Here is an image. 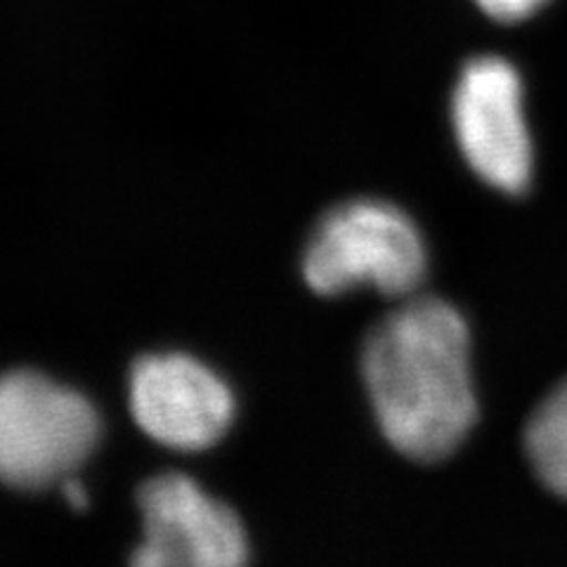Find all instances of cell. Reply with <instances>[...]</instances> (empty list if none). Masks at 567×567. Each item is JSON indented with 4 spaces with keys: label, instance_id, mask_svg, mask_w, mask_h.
Returning a JSON list of instances; mask_svg holds the SVG:
<instances>
[{
    "label": "cell",
    "instance_id": "obj_1",
    "mask_svg": "<svg viewBox=\"0 0 567 567\" xmlns=\"http://www.w3.org/2000/svg\"><path fill=\"white\" fill-rule=\"evenodd\" d=\"M367 393L385 440L421 464L452 456L477 419L466 319L437 298H414L371 329Z\"/></svg>",
    "mask_w": 567,
    "mask_h": 567
},
{
    "label": "cell",
    "instance_id": "obj_2",
    "mask_svg": "<svg viewBox=\"0 0 567 567\" xmlns=\"http://www.w3.org/2000/svg\"><path fill=\"white\" fill-rule=\"evenodd\" d=\"M102 423L85 395L39 371L0 377V481L43 489L74 475L97 447Z\"/></svg>",
    "mask_w": 567,
    "mask_h": 567
},
{
    "label": "cell",
    "instance_id": "obj_3",
    "mask_svg": "<svg viewBox=\"0 0 567 567\" xmlns=\"http://www.w3.org/2000/svg\"><path fill=\"white\" fill-rule=\"evenodd\" d=\"M429 258L419 227L398 206L358 199L327 213L308 244L303 275L319 296L371 287L410 296L425 277Z\"/></svg>",
    "mask_w": 567,
    "mask_h": 567
},
{
    "label": "cell",
    "instance_id": "obj_4",
    "mask_svg": "<svg viewBox=\"0 0 567 567\" xmlns=\"http://www.w3.org/2000/svg\"><path fill=\"white\" fill-rule=\"evenodd\" d=\"M452 118L468 166L489 187L508 194L527 189L532 142L516 66L496 55L471 60L456 83Z\"/></svg>",
    "mask_w": 567,
    "mask_h": 567
},
{
    "label": "cell",
    "instance_id": "obj_5",
    "mask_svg": "<svg viewBox=\"0 0 567 567\" xmlns=\"http://www.w3.org/2000/svg\"><path fill=\"white\" fill-rule=\"evenodd\" d=\"M140 567H237L248 542L237 513L181 473L152 477L140 489Z\"/></svg>",
    "mask_w": 567,
    "mask_h": 567
},
{
    "label": "cell",
    "instance_id": "obj_6",
    "mask_svg": "<svg viewBox=\"0 0 567 567\" xmlns=\"http://www.w3.org/2000/svg\"><path fill=\"white\" fill-rule=\"evenodd\" d=\"M131 412L152 440L202 452L233 425L235 395L216 371L189 354H150L133 367Z\"/></svg>",
    "mask_w": 567,
    "mask_h": 567
},
{
    "label": "cell",
    "instance_id": "obj_7",
    "mask_svg": "<svg viewBox=\"0 0 567 567\" xmlns=\"http://www.w3.org/2000/svg\"><path fill=\"white\" fill-rule=\"evenodd\" d=\"M525 452L539 481L567 499V379L529 416Z\"/></svg>",
    "mask_w": 567,
    "mask_h": 567
},
{
    "label": "cell",
    "instance_id": "obj_8",
    "mask_svg": "<svg viewBox=\"0 0 567 567\" xmlns=\"http://www.w3.org/2000/svg\"><path fill=\"white\" fill-rule=\"evenodd\" d=\"M548 3H551V0H475V6L481 8L487 17L504 24H516V22L529 20L532 14H537Z\"/></svg>",
    "mask_w": 567,
    "mask_h": 567
},
{
    "label": "cell",
    "instance_id": "obj_9",
    "mask_svg": "<svg viewBox=\"0 0 567 567\" xmlns=\"http://www.w3.org/2000/svg\"><path fill=\"white\" fill-rule=\"evenodd\" d=\"M62 492L66 496V502L74 506L76 511L85 508L87 506V494H85V487L81 485V481H76L74 475H69L66 481H62Z\"/></svg>",
    "mask_w": 567,
    "mask_h": 567
}]
</instances>
